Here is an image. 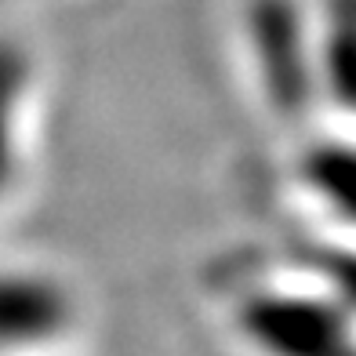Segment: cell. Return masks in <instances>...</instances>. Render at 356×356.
Returning <instances> with one entry per match:
<instances>
[{
	"instance_id": "3957f363",
	"label": "cell",
	"mask_w": 356,
	"mask_h": 356,
	"mask_svg": "<svg viewBox=\"0 0 356 356\" xmlns=\"http://www.w3.org/2000/svg\"><path fill=\"white\" fill-rule=\"evenodd\" d=\"M70 323V298L58 284L29 273H0V349H29Z\"/></svg>"
},
{
	"instance_id": "6da1fadb",
	"label": "cell",
	"mask_w": 356,
	"mask_h": 356,
	"mask_svg": "<svg viewBox=\"0 0 356 356\" xmlns=\"http://www.w3.org/2000/svg\"><path fill=\"white\" fill-rule=\"evenodd\" d=\"M236 323L266 356H356L342 313L316 298L254 295L240 305Z\"/></svg>"
},
{
	"instance_id": "8992f818",
	"label": "cell",
	"mask_w": 356,
	"mask_h": 356,
	"mask_svg": "<svg viewBox=\"0 0 356 356\" xmlns=\"http://www.w3.org/2000/svg\"><path fill=\"white\" fill-rule=\"evenodd\" d=\"M19 95V58L0 47V182L8 178L11 168V124H8V109Z\"/></svg>"
},
{
	"instance_id": "277c9868",
	"label": "cell",
	"mask_w": 356,
	"mask_h": 356,
	"mask_svg": "<svg viewBox=\"0 0 356 356\" xmlns=\"http://www.w3.org/2000/svg\"><path fill=\"white\" fill-rule=\"evenodd\" d=\"M323 76H327L334 99L346 109H356V0H331Z\"/></svg>"
},
{
	"instance_id": "7a4b0ae2",
	"label": "cell",
	"mask_w": 356,
	"mask_h": 356,
	"mask_svg": "<svg viewBox=\"0 0 356 356\" xmlns=\"http://www.w3.org/2000/svg\"><path fill=\"white\" fill-rule=\"evenodd\" d=\"M251 37L266 91L284 113H295L313 95L302 22L291 0H251Z\"/></svg>"
},
{
	"instance_id": "5b68a950",
	"label": "cell",
	"mask_w": 356,
	"mask_h": 356,
	"mask_svg": "<svg viewBox=\"0 0 356 356\" xmlns=\"http://www.w3.org/2000/svg\"><path fill=\"white\" fill-rule=\"evenodd\" d=\"M309 178L338 211L356 218V149L346 145H327L309 156Z\"/></svg>"
}]
</instances>
